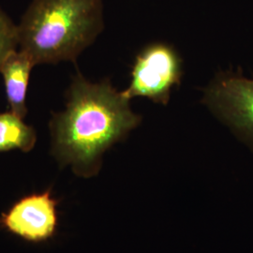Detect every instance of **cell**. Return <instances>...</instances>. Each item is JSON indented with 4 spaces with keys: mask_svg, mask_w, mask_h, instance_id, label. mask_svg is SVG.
I'll return each instance as SVG.
<instances>
[{
    "mask_svg": "<svg viewBox=\"0 0 253 253\" xmlns=\"http://www.w3.org/2000/svg\"><path fill=\"white\" fill-rule=\"evenodd\" d=\"M35 66L32 58L18 48L6 57L0 67L9 111L23 119L28 112L27 89L30 74Z\"/></svg>",
    "mask_w": 253,
    "mask_h": 253,
    "instance_id": "obj_6",
    "label": "cell"
},
{
    "mask_svg": "<svg viewBox=\"0 0 253 253\" xmlns=\"http://www.w3.org/2000/svg\"><path fill=\"white\" fill-rule=\"evenodd\" d=\"M204 101L217 118L253 141V79L219 73L205 90Z\"/></svg>",
    "mask_w": 253,
    "mask_h": 253,
    "instance_id": "obj_4",
    "label": "cell"
},
{
    "mask_svg": "<svg viewBox=\"0 0 253 253\" xmlns=\"http://www.w3.org/2000/svg\"><path fill=\"white\" fill-rule=\"evenodd\" d=\"M18 29L19 49L36 65L75 63L104 29L102 0H32Z\"/></svg>",
    "mask_w": 253,
    "mask_h": 253,
    "instance_id": "obj_2",
    "label": "cell"
},
{
    "mask_svg": "<svg viewBox=\"0 0 253 253\" xmlns=\"http://www.w3.org/2000/svg\"><path fill=\"white\" fill-rule=\"evenodd\" d=\"M57 205L51 188L28 194L1 213L0 227L27 242H45L56 233Z\"/></svg>",
    "mask_w": 253,
    "mask_h": 253,
    "instance_id": "obj_5",
    "label": "cell"
},
{
    "mask_svg": "<svg viewBox=\"0 0 253 253\" xmlns=\"http://www.w3.org/2000/svg\"><path fill=\"white\" fill-rule=\"evenodd\" d=\"M182 75L183 63L176 50L164 42L150 43L136 55L130 81L122 94L128 100L142 97L167 105Z\"/></svg>",
    "mask_w": 253,
    "mask_h": 253,
    "instance_id": "obj_3",
    "label": "cell"
},
{
    "mask_svg": "<svg viewBox=\"0 0 253 253\" xmlns=\"http://www.w3.org/2000/svg\"><path fill=\"white\" fill-rule=\"evenodd\" d=\"M37 140L34 126L9 110L0 113V152L19 150L28 153L35 147Z\"/></svg>",
    "mask_w": 253,
    "mask_h": 253,
    "instance_id": "obj_7",
    "label": "cell"
},
{
    "mask_svg": "<svg viewBox=\"0 0 253 253\" xmlns=\"http://www.w3.org/2000/svg\"><path fill=\"white\" fill-rule=\"evenodd\" d=\"M129 101L109 79L92 83L76 73L66 92L65 107L49 121L50 154L55 162L78 176L97 174L103 154L142 120Z\"/></svg>",
    "mask_w": 253,
    "mask_h": 253,
    "instance_id": "obj_1",
    "label": "cell"
},
{
    "mask_svg": "<svg viewBox=\"0 0 253 253\" xmlns=\"http://www.w3.org/2000/svg\"><path fill=\"white\" fill-rule=\"evenodd\" d=\"M18 48L17 25L3 9H0V67L6 57Z\"/></svg>",
    "mask_w": 253,
    "mask_h": 253,
    "instance_id": "obj_8",
    "label": "cell"
}]
</instances>
